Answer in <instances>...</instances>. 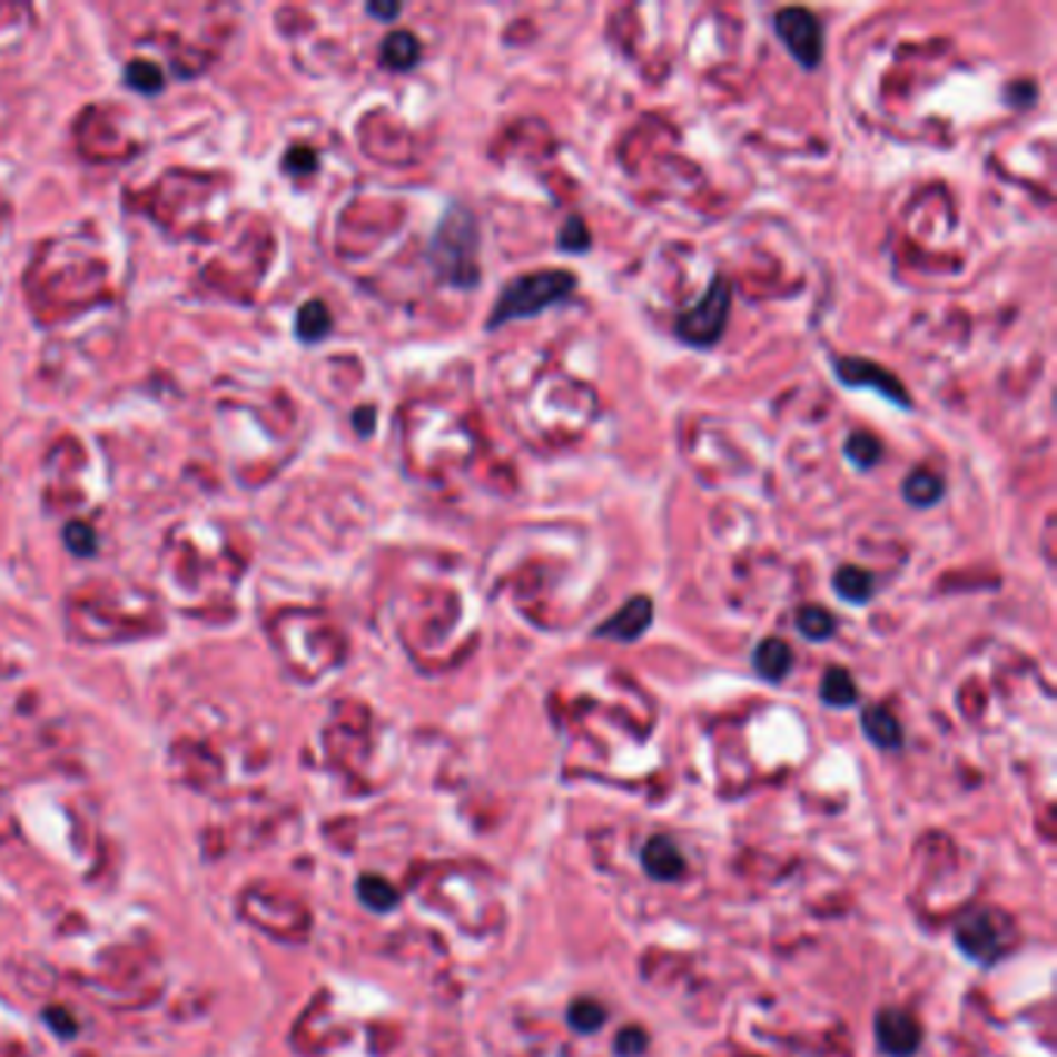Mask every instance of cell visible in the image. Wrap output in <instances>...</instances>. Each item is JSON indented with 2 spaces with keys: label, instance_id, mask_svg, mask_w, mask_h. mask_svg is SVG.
I'll return each mask as SVG.
<instances>
[{
  "label": "cell",
  "instance_id": "obj_1",
  "mask_svg": "<svg viewBox=\"0 0 1057 1057\" xmlns=\"http://www.w3.org/2000/svg\"><path fill=\"white\" fill-rule=\"evenodd\" d=\"M481 230L475 215L463 205H450L444 220L437 224L432 239V264L435 274L456 286V289H475L481 279Z\"/></svg>",
  "mask_w": 1057,
  "mask_h": 1057
},
{
  "label": "cell",
  "instance_id": "obj_2",
  "mask_svg": "<svg viewBox=\"0 0 1057 1057\" xmlns=\"http://www.w3.org/2000/svg\"><path fill=\"white\" fill-rule=\"evenodd\" d=\"M574 289H577V276L571 270H540V274L515 276L512 283L503 286L484 326L496 333L506 323L536 317V314L567 302Z\"/></svg>",
  "mask_w": 1057,
  "mask_h": 1057
},
{
  "label": "cell",
  "instance_id": "obj_3",
  "mask_svg": "<svg viewBox=\"0 0 1057 1057\" xmlns=\"http://www.w3.org/2000/svg\"><path fill=\"white\" fill-rule=\"evenodd\" d=\"M729 310H732V286L723 276H713L710 279L704 298L692 305L689 310H682L676 317L673 333L680 342H685L689 348H713L725 333V323H729Z\"/></svg>",
  "mask_w": 1057,
  "mask_h": 1057
},
{
  "label": "cell",
  "instance_id": "obj_4",
  "mask_svg": "<svg viewBox=\"0 0 1057 1057\" xmlns=\"http://www.w3.org/2000/svg\"><path fill=\"white\" fill-rule=\"evenodd\" d=\"M772 26H776V34H779L784 50L794 57L800 69H807V72L819 69L822 53H826V34H822V26H819V19L810 10L784 7V10L776 13Z\"/></svg>",
  "mask_w": 1057,
  "mask_h": 1057
},
{
  "label": "cell",
  "instance_id": "obj_5",
  "mask_svg": "<svg viewBox=\"0 0 1057 1057\" xmlns=\"http://www.w3.org/2000/svg\"><path fill=\"white\" fill-rule=\"evenodd\" d=\"M831 369H834V378L840 385L850 392H875L887 404L912 409V397L902 388V382L878 363L862 360V357H838V360H831Z\"/></svg>",
  "mask_w": 1057,
  "mask_h": 1057
},
{
  "label": "cell",
  "instance_id": "obj_6",
  "mask_svg": "<svg viewBox=\"0 0 1057 1057\" xmlns=\"http://www.w3.org/2000/svg\"><path fill=\"white\" fill-rule=\"evenodd\" d=\"M1008 930H1011V925L1001 915L974 912L956 927V940L965 949V956L974 958V961H984V965H992V961H999L1005 956Z\"/></svg>",
  "mask_w": 1057,
  "mask_h": 1057
},
{
  "label": "cell",
  "instance_id": "obj_7",
  "mask_svg": "<svg viewBox=\"0 0 1057 1057\" xmlns=\"http://www.w3.org/2000/svg\"><path fill=\"white\" fill-rule=\"evenodd\" d=\"M875 1033L883 1055L890 1057H912L921 1045V1027L912 1014L899 1011V1008H883L875 1017Z\"/></svg>",
  "mask_w": 1057,
  "mask_h": 1057
},
{
  "label": "cell",
  "instance_id": "obj_8",
  "mask_svg": "<svg viewBox=\"0 0 1057 1057\" xmlns=\"http://www.w3.org/2000/svg\"><path fill=\"white\" fill-rule=\"evenodd\" d=\"M654 621V605L649 595H633L618 614H611L609 621L595 626V636L614 639V642H636L639 636L649 633Z\"/></svg>",
  "mask_w": 1057,
  "mask_h": 1057
},
{
  "label": "cell",
  "instance_id": "obj_9",
  "mask_svg": "<svg viewBox=\"0 0 1057 1057\" xmlns=\"http://www.w3.org/2000/svg\"><path fill=\"white\" fill-rule=\"evenodd\" d=\"M642 866L654 881H676L685 871V856L670 838H652L642 850Z\"/></svg>",
  "mask_w": 1057,
  "mask_h": 1057
},
{
  "label": "cell",
  "instance_id": "obj_10",
  "mask_svg": "<svg viewBox=\"0 0 1057 1057\" xmlns=\"http://www.w3.org/2000/svg\"><path fill=\"white\" fill-rule=\"evenodd\" d=\"M791 664H794V652L782 639H763L753 649V670L767 682H782L791 673Z\"/></svg>",
  "mask_w": 1057,
  "mask_h": 1057
},
{
  "label": "cell",
  "instance_id": "obj_11",
  "mask_svg": "<svg viewBox=\"0 0 1057 1057\" xmlns=\"http://www.w3.org/2000/svg\"><path fill=\"white\" fill-rule=\"evenodd\" d=\"M946 493V481L930 472V468H915L909 478L902 481V500L915 508H930L937 506Z\"/></svg>",
  "mask_w": 1057,
  "mask_h": 1057
},
{
  "label": "cell",
  "instance_id": "obj_12",
  "mask_svg": "<svg viewBox=\"0 0 1057 1057\" xmlns=\"http://www.w3.org/2000/svg\"><path fill=\"white\" fill-rule=\"evenodd\" d=\"M831 586H834V593H838L843 602H850V605H869L871 595H875V586H878V580L871 577L866 567L847 565V567H840L838 574H834Z\"/></svg>",
  "mask_w": 1057,
  "mask_h": 1057
},
{
  "label": "cell",
  "instance_id": "obj_13",
  "mask_svg": "<svg viewBox=\"0 0 1057 1057\" xmlns=\"http://www.w3.org/2000/svg\"><path fill=\"white\" fill-rule=\"evenodd\" d=\"M862 729H866V735H869L878 748H887V751H897L899 744H902V729H899V720L881 704H871V708L862 710Z\"/></svg>",
  "mask_w": 1057,
  "mask_h": 1057
},
{
  "label": "cell",
  "instance_id": "obj_14",
  "mask_svg": "<svg viewBox=\"0 0 1057 1057\" xmlns=\"http://www.w3.org/2000/svg\"><path fill=\"white\" fill-rule=\"evenodd\" d=\"M419 41H416V34H409V31H392V34L382 41V62H385L388 69H394V72L413 69V66L419 62Z\"/></svg>",
  "mask_w": 1057,
  "mask_h": 1057
},
{
  "label": "cell",
  "instance_id": "obj_15",
  "mask_svg": "<svg viewBox=\"0 0 1057 1057\" xmlns=\"http://www.w3.org/2000/svg\"><path fill=\"white\" fill-rule=\"evenodd\" d=\"M819 695H822V701H826L828 708H853L856 701H859L853 676H850L843 666H831V670H826L822 685H819Z\"/></svg>",
  "mask_w": 1057,
  "mask_h": 1057
},
{
  "label": "cell",
  "instance_id": "obj_16",
  "mask_svg": "<svg viewBox=\"0 0 1057 1057\" xmlns=\"http://www.w3.org/2000/svg\"><path fill=\"white\" fill-rule=\"evenodd\" d=\"M843 456L850 460L853 468H859V472H869V468H875V465L881 463L883 447H881V441H878L875 435H869V432H853V435L847 437V444H843Z\"/></svg>",
  "mask_w": 1057,
  "mask_h": 1057
},
{
  "label": "cell",
  "instance_id": "obj_17",
  "mask_svg": "<svg viewBox=\"0 0 1057 1057\" xmlns=\"http://www.w3.org/2000/svg\"><path fill=\"white\" fill-rule=\"evenodd\" d=\"M794 623L797 633L803 639H810V642H826V639L834 636V630H838L834 618H831L826 609H819V605H803V609L797 611Z\"/></svg>",
  "mask_w": 1057,
  "mask_h": 1057
},
{
  "label": "cell",
  "instance_id": "obj_18",
  "mask_svg": "<svg viewBox=\"0 0 1057 1057\" xmlns=\"http://www.w3.org/2000/svg\"><path fill=\"white\" fill-rule=\"evenodd\" d=\"M333 329V317L323 302H307L298 314V335L305 338L307 345H314L319 338H326V333Z\"/></svg>",
  "mask_w": 1057,
  "mask_h": 1057
},
{
  "label": "cell",
  "instance_id": "obj_19",
  "mask_svg": "<svg viewBox=\"0 0 1057 1057\" xmlns=\"http://www.w3.org/2000/svg\"><path fill=\"white\" fill-rule=\"evenodd\" d=\"M605 1008L599 1005L595 999H577L571 1005V1011H567V1020H571V1027L577 1029V1033H595V1029L605 1024Z\"/></svg>",
  "mask_w": 1057,
  "mask_h": 1057
},
{
  "label": "cell",
  "instance_id": "obj_20",
  "mask_svg": "<svg viewBox=\"0 0 1057 1057\" xmlns=\"http://www.w3.org/2000/svg\"><path fill=\"white\" fill-rule=\"evenodd\" d=\"M559 248L567 251V255H583V251H590L593 246V236L586 230V224L580 218H567V224L559 230Z\"/></svg>",
  "mask_w": 1057,
  "mask_h": 1057
},
{
  "label": "cell",
  "instance_id": "obj_21",
  "mask_svg": "<svg viewBox=\"0 0 1057 1057\" xmlns=\"http://www.w3.org/2000/svg\"><path fill=\"white\" fill-rule=\"evenodd\" d=\"M360 899L366 906L385 912V909H392L394 902H397V893H394V887H388V881H382V878H363Z\"/></svg>",
  "mask_w": 1057,
  "mask_h": 1057
},
{
  "label": "cell",
  "instance_id": "obj_22",
  "mask_svg": "<svg viewBox=\"0 0 1057 1057\" xmlns=\"http://www.w3.org/2000/svg\"><path fill=\"white\" fill-rule=\"evenodd\" d=\"M618 1055L621 1057H636L645 1051V1045H649V1036H645V1029L642 1027H623L618 1033Z\"/></svg>",
  "mask_w": 1057,
  "mask_h": 1057
},
{
  "label": "cell",
  "instance_id": "obj_23",
  "mask_svg": "<svg viewBox=\"0 0 1057 1057\" xmlns=\"http://www.w3.org/2000/svg\"><path fill=\"white\" fill-rule=\"evenodd\" d=\"M128 81H131L137 90H159L161 88L159 69H156V66H149V62H134L131 69H128Z\"/></svg>",
  "mask_w": 1057,
  "mask_h": 1057
},
{
  "label": "cell",
  "instance_id": "obj_24",
  "mask_svg": "<svg viewBox=\"0 0 1057 1057\" xmlns=\"http://www.w3.org/2000/svg\"><path fill=\"white\" fill-rule=\"evenodd\" d=\"M369 13L382 16V19H397V16H401V7H397V3H385V7H382V3H369Z\"/></svg>",
  "mask_w": 1057,
  "mask_h": 1057
}]
</instances>
